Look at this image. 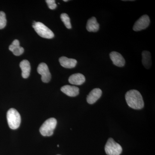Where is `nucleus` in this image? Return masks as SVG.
I'll return each instance as SVG.
<instances>
[{
	"label": "nucleus",
	"instance_id": "obj_1",
	"mask_svg": "<svg viewBox=\"0 0 155 155\" xmlns=\"http://www.w3.org/2000/svg\"><path fill=\"white\" fill-rule=\"evenodd\" d=\"M125 97L126 102L130 107L134 110H140L144 107L143 99L138 91H129L126 93Z\"/></svg>",
	"mask_w": 155,
	"mask_h": 155
},
{
	"label": "nucleus",
	"instance_id": "obj_2",
	"mask_svg": "<svg viewBox=\"0 0 155 155\" xmlns=\"http://www.w3.org/2000/svg\"><path fill=\"white\" fill-rule=\"evenodd\" d=\"M7 120L9 127L11 129H17L21 123V116L16 109L11 108L8 111L7 115Z\"/></svg>",
	"mask_w": 155,
	"mask_h": 155
},
{
	"label": "nucleus",
	"instance_id": "obj_3",
	"mask_svg": "<svg viewBox=\"0 0 155 155\" xmlns=\"http://www.w3.org/2000/svg\"><path fill=\"white\" fill-rule=\"evenodd\" d=\"M57 125V121L55 118L47 119L40 128V132L43 136H51L54 134Z\"/></svg>",
	"mask_w": 155,
	"mask_h": 155
},
{
	"label": "nucleus",
	"instance_id": "obj_4",
	"mask_svg": "<svg viewBox=\"0 0 155 155\" xmlns=\"http://www.w3.org/2000/svg\"><path fill=\"white\" fill-rule=\"evenodd\" d=\"M32 27L39 36L44 38H52L54 35L51 29L41 22H34Z\"/></svg>",
	"mask_w": 155,
	"mask_h": 155
},
{
	"label": "nucleus",
	"instance_id": "obj_5",
	"mask_svg": "<svg viewBox=\"0 0 155 155\" xmlns=\"http://www.w3.org/2000/svg\"><path fill=\"white\" fill-rule=\"evenodd\" d=\"M105 150L107 155H120L122 153L121 146L116 143L114 139L110 138L105 147Z\"/></svg>",
	"mask_w": 155,
	"mask_h": 155
},
{
	"label": "nucleus",
	"instance_id": "obj_6",
	"mask_svg": "<svg viewBox=\"0 0 155 155\" xmlns=\"http://www.w3.org/2000/svg\"><path fill=\"white\" fill-rule=\"evenodd\" d=\"M150 23V19L149 16L147 15H143L134 23L133 30L136 31L143 30L148 27Z\"/></svg>",
	"mask_w": 155,
	"mask_h": 155
},
{
	"label": "nucleus",
	"instance_id": "obj_7",
	"mask_svg": "<svg viewBox=\"0 0 155 155\" xmlns=\"http://www.w3.org/2000/svg\"><path fill=\"white\" fill-rule=\"evenodd\" d=\"M38 72L41 75V80L45 83L49 82L51 79L50 73L47 65L45 63H41L39 65L37 69Z\"/></svg>",
	"mask_w": 155,
	"mask_h": 155
},
{
	"label": "nucleus",
	"instance_id": "obj_8",
	"mask_svg": "<svg viewBox=\"0 0 155 155\" xmlns=\"http://www.w3.org/2000/svg\"><path fill=\"white\" fill-rule=\"evenodd\" d=\"M110 56L113 64L117 67H123L125 65V59L120 53L113 51L110 53Z\"/></svg>",
	"mask_w": 155,
	"mask_h": 155
},
{
	"label": "nucleus",
	"instance_id": "obj_9",
	"mask_svg": "<svg viewBox=\"0 0 155 155\" xmlns=\"http://www.w3.org/2000/svg\"><path fill=\"white\" fill-rule=\"evenodd\" d=\"M102 91L100 88H94L90 92L87 98V101L88 104H94L101 96Z\"/></svg>",
	"mask_w": 155,
	"mask_h": 155
},
{
	"label": "nucleus",
	"instance_id": "obj_10",
	"mask_svg": "<svg viewBox=\"0 0 155 155\" xmlns=\"http://www.w3.org/2000/svg\"><path fill=\"white\" fill-rule=\"evenodd\" d=\"M61 91L69 97H75L79 94V89L77 87L66 85L61 87Z\"/></svg>",
	"mask_w": 155,
	"mask_h": 155
},
{
	"label": "nucleus",
	"instance_id": "obj_11",
	"mask_svg": "<svg viewBox=\"0 0 155 155\" xmlns=\"http://www.w3.org/2000/svg\"><path fill=\"white\" fill-rule=\"evenodd\" d=\"M61 66L65 68L71 69L74 68L77 64V61L74 59H69L66 57H62L59 59Z\"/></svg>",
	"mask_w": 155,
	"mask_h": 155
},
{
	"label": "nucleus",
	"instance_id": "obj_12",
	"mask_svg": "<svg viewBox=\"0 0 155 155\" xmlns=\"http://www.w3.org/2000/svg\"><path fill=\"white\" fill-rule=\"evenodd\" d=\"M85 81L84 75L81 73H75L71 75L69 78V83L75 85H80L83 84Z\"/></svg>",
	"mask_w": 155,
	"mask_h": 155
},
{
	"label": "nucleus",
	"instance_id": "obj_13",
	"mask_svg": "<svg viewBox=\"0 0 155 155\" xmlns=\"http://www.w3.org/2000/svg\"><path fill=\"white\" fill-rule=\"evenodd\" d=\"M9 50L13 53L15 56H19L24 52V49L19 45V42L18 40H14L12 44L9 47Z\"/></svg>",
	"mask_w": 155,
	"mask_h": 155
},
{
	"label": "nucleus",
	"instance_id": "obj_14",
	"mask_svg": "<svg viewBox=\"0 0 155 155\" xmlns=\"http://www.w3.org/2000/svg\"><path fill=\"white\" fill-rule=\"evenodd\" d=\"M86 28L87 31L89 32H97L99 30V24L97 22L95 17H91L87 20Z\"/></svg>",
	"mask_w": 155,
	"mask_h": 155
},
{
	"label": "nucleus",
	"instance_id": "obj_15",
	"mask_svg": "<svg viewBox=\"0 0 155 155\" xmlns=\"http://www.w3.org/2000/svg\"><path fill=\"white\" fill-rule=\"evenodd\" d=\"M19 66L22 71V77L24 78L29 77L31 71V66L28 61L26 60H23L20 62Z\"/></svg>",
	"mask_w": 155,
	"mask_h": 155
},
{
	"label": "nucleus",
	"instance_id": "obj_16",
	"mask_svg": "<svg viewBox=\"0 0 155 155\" xmlns=\"http://www.w3.org/2000/svg\"><path fill=\"white\" fill-rule=\"evenodd\" d=\"M142 64L146 69H149L151 67L152 60L150 53L148 51H143L142 53Z\"/></svg>",
	"mask_w": 155,
	"mask_h": 155
},
{
	"label": "nucleus",
	"instance_id": "obj_17",
	"mask_svg": "<svg viewBox=\"0 0 155 155\" xmlns=\"http://www.w3.org/2000/svg\"><path fill=\"white\" fill-rule=\"evenodd\" d=\"M61 18L62 22H64V25L68 29H71L72 28L70 19L68 14L63 13L61 15Z\"/></svg>",
	"mask_w": 155,
	"mask_h": 155
},
{
	"label": "nucleus",
	"instance_id": "obj_18",
	"mask_svg": "<svg viewBox=\"0 0 155 155\" xmlns=\"http://www.w3.org/2000/svg\"><path fill=\"white\" fill-rule=\"evenodd\" d=\"M7 24L6 15L3 11H0V29H3Z\"/></svg>",
	"mask_w": 155,
	"mask_h": 155
},
{
	"label": "nucleus",
	"instance_id": "obj_19",
	"mask_svg": "<svg viewBox=\"0 0 155 155\" xmlns=\"http://www.w3.org/2000/svg\"><path fill=\"white\" fill-rule=\"evenodd\" d=\"M46 2L47 3L48 8L51 10H54L57 7V4L54 0H47Z\"/></svg>",
	"mask_w": 155,
	"mask_h": 155
},
{
	"label": "nucleus",
	"instance_id": "obj_20",
	"mask_svg": "<svg viewBox=\"0 0 155 155\" xmlns=\"http://www.w3.org/2000/svg\"><path fill=\"white\" fill-rule=\"evenodd\" d=\"M64 2H68V1H67V0H64Z\"/></svg>",
	"mask_w": 155,
	"mask_h": 155
},
{
	"label": "nucleus",
	"instance_id": "obj_21",
	"mask_svg": "<svg viewBox=\"0 0 155 155\" xmlns=\"http://www.w3.org/2000/svg\"><path fill=\"white\" fill-rule=\"evenodd\" d=\"M58 147H59V145H58Z\"/></svg>",
	"mask_w": 155,
	"mask_h": 155
},
{
	"label": "nucleus",
	"instance_id": "obj_22",
	"mask_svg": "<svg viewBox=\"0 0 155 155\" xmlns=\"http://www.w3.org/2000/svg\"></svg>",
	"mask_w": 155,
	"mask_h": 155
}]
</instances>
